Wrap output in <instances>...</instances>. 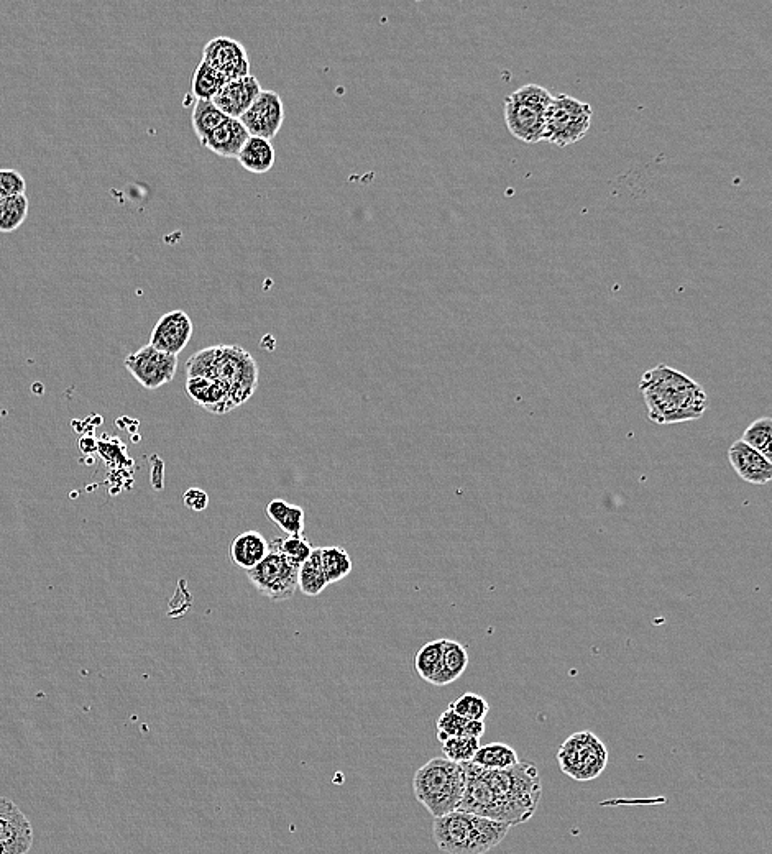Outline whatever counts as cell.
<instances>
[{
  "instance_id": "obj_22",
  "label": "cell",
  "mask_w": 772,
  "mask_h": 854,
  "mask_svg": "<svg viewBox=\"0 0 772 854\" xmlns=\"http://www.w3.org/2000/svg\"><path fill=\"white\" fill-rule=\"evenodd\" d=\"M467 666H469L467 649L462 644L457 643V641L444 639L441 671L437 674L436 679L432 680V685L444 687V685L452 684V682H455V680L460 679L464 675Z\"/></svg>"
},
{
  "instance_id": "obj_25",
  "label": "cell",
  "mask_w": 772,
  "mask_h": 854,
  "mask_svg": "<svg viewBox=\"0 0 772 854\" xmlns=\"http://www.w3.org/2000/svg\"><path fill=\"white\" fill-rule=\"evenodd\" d=\"M520 763V758L516 754L515 749L505 743H490L485 746H480L478 753L475 754L472 764L488 769V771H503L508 767L516 766Z\"/></svg>"
},
{
  "instance_id": "obj_7",
  "label": "cell",
  "mask_w": 772,
  "mask_h": 854,
  "mask_svg": "<svg viewBox=\"0 0 772 854\" xmlns=\"http://www.w3.org/2000/svg\"><path fill=\"white\" fill-rule=\"evenodd\" d=\"M592 106L567 94L552 97L547 109L544 142L566 148L580 142L592 125Z\"/></svg>"
},
{
  "instance_id": "obj_5",
  "label": "cell",
  "mask_w": 772,
  "mask_h": 854,
  "mask_svg": "<svg viewBox=\"0 0 772 854\" xmlns=\"http://www.w3.org/2000/svg\"><path fill=\"white\" fill-rule=\"evenodd\" d=\"M467 789L464 764L447 758H432L419 767L413 777V790L419 804L439 818L459 810Z\"/></svg>"
},
{
  "instance_id": "obj_28",
  "label": "cell",
  "mask_w": 772,
  "mask_h": 854,
  "mask_svg": "<svg viewBox=\"0 0 772 854\" xmlns=\"http://www.w3.org/2000/svg\"><path fill=\"white\" fill-rule=\"evenodd\" d=\"M227 119L229 117L222 114L212 101H196L193 107V114H191V124H193L194 134H196L201 143L206 140L207 135L214 132Z\"/></svg>"
},
{
  "instance_id": "obj_18",
  "label": "cell",
  "mask_w": 772,
  "mask_h": 854,
  "mask_svg": "<svg viewBox=\"0 0 772 854\" xmlns=\"http://www.w3.org/2000/svg\"><path fill=\"white\" fill-rule=\"evenodd\" d=\"M184 388H186L189 398L209 413L226 414L235 409L227 391L224 390V386L221 383L214 382V380L188 378Z\"/></svg>"
},
{
  "instance_id": "obj_30",
  "label": "cell",
  "mask_w": 772,
  "mask_h": 854,
  "mask_svg": "<svg viewBox=\"0 0 772 854\" xmlns=\"http://www.w3.org/2000/svg\"><path fill=\"white\" fill-rule=\"evenodd\" d=\"M442 649H444V639H437V641L424 644L414 657V669L418 672L419 677L429 684H432V680L436 679L437 674L441 671Z\"/></svg>"
},
{
  "instance_id": "obj_4",
  "label": "cell",
  "mask_w": 772,
  "mask_h": 854,
  "mask_svg": "<svg viewBox=\"0 0 772 854\" xmlns=\"http://www.w3.org/2000/svg\"><path fill=\"white\" fill-rule=\"evenodd\" d=\"M510 830L508 823L455 810L434 818L432 838L437 848L447 854H487L505 840Z\"/></svg>"
},
{
  "instance_id": "obj_3",
  "label": "cell",
  "mask_w": 772,
  "mask_h": 854,
  "mask_svg": "<svg viewBox=\"0 0 772 854\" xmlns=\"http://www.w3.org/2000/svg\"><path fill=\"white\" fill-rule=\"evenodd\" d=\"M188 378H206L221 383L234 408L252 398L258 385L257 362L237 345H214L199 350L186 363Z\"/></svg>"
},
{
  "instance_id": "obj_8",
  "label": "cell",
  "mask_w": 772,
  "mask_h": 854,
  "mask_svg": "<svg viewBox=\"0 0 772 854\" xmlns=\"http://www.w3.org/2000/svg\"><path fill=\"white\" fill-rule=\"evenodd\" d=\"M557 763L570 779L593 781L607 767L608 749L592 731H579L562 743L557 751Z\"/></svg>"
},
{
  "instance_id": "obj_36",
  "label": "cell",
  "mask_w": 772,
  "mask_h": 854,
  "mask_svg": "<svg viewBox=\"0 0 772 854\" xmlns=\"http://www.w3.org/2000/svg\"><path fill=\"white\" fill-rule=\"evenodd\" d=\"M184 506L191 511L201 513L209 506V496L201 488H189L183 495Z\"/></svg>"
},
{
  "instance_id": "obj_9",
  "label": "cell",
  "mask_w": 772,
  "mask_h": 854,
  "mask_svg": "<svg viewBox=\"0 0 772 854\" xmlns=\"http://www.w3.org/2000/svg\"><path fill=\"white\" fill-rule=\"evenodd\" d=\"M250 584L273 602H286L298 592L299 569L270 549L265 559L247 572Z\"/></svg>"
},
{
  "instance_id": "obj_23",
  "label": "cell",
  "mask_w": 772,
  "mask_h": 854,
  "mask_svg": "<svg viewBox=\"0 0 772 854\" xmlns=\"http://www.w3.org/2000/svg\"><path fill=\"white\" fill-rule=\"evenodd\" d=\"M436 735L437 741L441 744L457 736H474L480 740L485 735V723L467 720L457 715L451 708H447L446 712H442L437 718Z\"/></svg>"
},
{
  "instance_id": "obj_11",
  "label": "cell",
  "mask_w": 772,
  "mask_h": 854,
  "mask_svg": "<svg viewBox=\"0 0 772 854\" xmlns=\"http://www.w3.org/2000/svg\"><path fill=\"white\" fill-rule=\"evenodd\" d=\"M203 61L219 71L227 81L250 76L249 53L245 46L234 38L217 37L207 42L203 50Z\"/></svg>"
},
{
  "instance_id": "obj_26",
  "label": "cell",
  "mask_w": 772,
  "mask_h": 854,
  "mask_svg": "<svg viewBox=\"0 0 772 854\" xmlns=\"http://www.w3.org/2000/svg\"><path fill=\"white\" fill-rule=\"evenodd\" d=\"M227 83L229 81L219 71L201 61L194 71L191 91L196 101H212Z\"/></svg>"
},
{
  "instance_id": "obj_14",
  "label": "cell",
  "mask_w": 772,
  "mask_h": 854,
  "mask_svg": "<svg viewBox=\"0 0 772 854\" xmlns=\"http://www.w3.org/2000/svg\"><path fill=\"white\" fill-rule=\"evenodd\" d=\"M193 332V321L188 314L184 311H170L163 314L153 327L150 345L160 352L178 357L188 347Z\"/></svg>"
},
{
  "instance_id": "obj_12",
  "label": "cell",
  "mask_w": 772,
  "mask_h": 854,
  "mask_svg": "<svg viewBox=\"0 0 772 854\" xmlns=\"http://www.w3.org/2000/svg\"><path fill=\"white\" fill-rule=\"evenodd\" d=\"M250 137L267 138L272 142L285 122V106L276 91H262L249 111L240 117Z\"/></svg>"
},
{
  "instance_id": "obj_15",
  "label": "cell",
  "mask_w": 772,
  "mask_h": 854,
  "mask_svg": "<svg viewBox=\"0 0 772 854\" xmlns=\"http://www.w3.org/2000/svg\"><path fill=\"white\" fill-rule=\"evenodd\" d=\"M262 91L258 79L250 74L247 78L229 81L212 99V102L229 119H240L245 112L249 111L253 102L257 101Z\"/></svg>"
},
{
  "instance_id": "obj_16",
  "label": "cell",
  "mask_w": 772,
  "mask_h": 854,
  "mask_svg": "<svg viewBox=\"0 0 772 854\" xmlns=\"http://www.w3.org/2000/svg\"><path fill=\"white\" fill-rule=\"evenodd\" d=\"M728 460L743 482L764 487L772 482V464L745 442L736 441L728 449Z\"/></svg>"
},
{
  "instance_id": "obj_2",
  "label": "cell",
  "mask_w": 772,
  "mask_h": 854,
  "mask_svg": "<svg viewBox=\"0 0 772 854\" xmlns=\"http://www.w3.org/2000/svg\"><path fill=\"white\" fill-rule=\"evenodd\" d=\"M639 391L651 423L659 426L687 423L704 416L708 396L700 383L669 365H656L643 373Z\"/></svg>"
},
{
  "instance_id": "obj_32",
  "label": "cell",
  "mask_w": 772,
  "mask_h": 854,
  "mask_svg": "<svg viewBox=\"0 0 772 854\" xmlns=\"http://www.w3.org/2000/svg\"><path fill=\"white\" fill-rule=\"evenodd\" d=\"M28 198L25 194L0 201V234H12L27 221Z\"/></svg>"
},
{
  "instance_id": "obj_13",
  "label": "cell",
  "mask_w": 772,
  "mask_h": 854,
  "mask_svg": "<svg viewBox=\"0 0 772 854\" xmlns=\"http://www.w3.org/2000/svg\"><path fill=\"white\" fill-rule=\"evenodd\" d=\"M0 846L10 854H27L33 846L32 823L7 797H0Z\"/></svg>"
},
{
  "instance_id": "obj_19",
  "label": "cell",
  "mask_w": 772,
  "mask_h": 854,
  "mask_svg": "<svg viewBox=\"0 0 772 854\" xmlns=\"http://www.w3.org/2000/svg\"><path fill=\"white\" fill-rule=\"evenodd\" d=\"M270 554V541L258 531H245L230 544V559L239 569H255Z\"/></svg>"
},
{
  "instance_id": "obj_29",
  "label": "cell",
  "mask_w": 772,
  "mask_h": 854,
  "mask_svg": "<svg viewBox=\"0 0 772 854\" xmlns=\"http://www.w3.org/2000/svg\"><path fill=\"white\" fill-rule=\"evenodd\" d=\"M270 549L285 557L286 561L295 567H301L313 554L314 547L304 536H285V538H273L270 541Z\"/></svg>"
},
{
  "instance_id": "obj_20",
  "label": "cell",
  "mask_w": 772,
  "mask_h": 854,
  "mask_svg": "<svg viewBox=\"0 0 772 854\" xmlns=\"http://www.w3.org/2000/svg\"><path fill=\"white\" fill-rule=\"evenodd\" d=\"M275 160L276 153L272 142L260 137H250L237 157L240 165L253 175L268 173L275 165Z\"/></svg>"
},
{
  "instance_id": "obj_10",
  "label": "cell",
  "mask_w": 772,
  "mask_h": 854,
  "mask_svg": "<svg viewBox=\"0 0 772 854\" xmlns=\"http://www.w3.org/2000/svg\"><path fill=\"white\" fill-rule=\"evenodd\" d=\"M127 372L147 390H158L160 386L173 382L178 370V357L165 354L152 345H143L134 354L127 355L124 362Z\"/></svg>"
},
{
  "instance_id": "obj_33",
  "label": "cell",
  "mask_w": 772,
  "mask_h": 854,
  "mask_svg": "<svg viewBox=\"0 0 772 854\" xmlns=\"http://www.w3.org/2000/svg\"><path fill=\"white\" fill-rule=\"evenodd\" d=\"M478 749H480V740L474 736H457L442 743V751L446 754V758L457 764L472 763Z\"/></svg>"
},
{
  "instance_id": "obj_6",
  "label": "cell",
  "mask_w": 772,
  "mask_h": 854,
  "mask_svg": "<svg viewBox=\"0 0 772 854\" xmlns=\"http://www.w3.org/2000/svg\"><path fill=\"white\" fill-rule=\"evenodd\" d=\"M552 97L551 92L538 84H526L511 92L503 101L506 127L510 134L526 145L544 142L546 114Z\"/></svg>"
},
{
  "instance_id": "obj_37",
  "label": "cell",
  "mask_w": 772,
  "mask_h": 854,
  "mask_svg": "<svg viewBox=\"0 0 772 854\" xmlns=\"http://www.w3.org/2000/svg\"><path fill=\"white\" fill-rule=\"evenodd\" d=\"M0 854H10L9 851L5 850L4 846H0Z\"/></svg>"
},
{
  "instance_id": "obj_31",
  "label": "cell",
  "mask_w": 772,
  "mask_h": 854,
  "mask_svg": "<svg viewBox=\"0 0 772 854\" xmlns=\"http://www.w3.org/2000/svg\"><path fill=\"white\" fill-rule=\"evenodd\" d=\"M741 441L753 447L772 464V418H759L746 427Z\"/></svg>"
},
{
  "instance_id": "obj_35",
  "label": "cell",
  "mask_w": 772,
  "mask_h": 854,
  "mask_svg": "<svg viewBox=\"0 0 772 854\" xmlns=\"http://www.w3.org/2000/svg\"><path fill=\"white\" fill-rule=\"evenodd\" d=\"M27 189V181L17 170H0V201L22 196Z\"/></svg>"
},
{
  "instance_id": "obj_24",
  "label": "cell",
  "mask_w": 772,
  "mask_h": 854,
  "mask_svg": "<svg viewBox=\"0 0 772 854\" xmlns=\"http://www.w3.org/2000/svg\"><path fill=\"white\" fill-rule=\"evenodd\" d=\"M329 587L321 564V547H314L308 561L299 567L298 588L306 597H318Z\"/></svg>"
},
{
  "instance_id": "obj_17",
  "label": "cell",
  "mask_w": 772,
  "mask_h": 854,
  "mask_svg": "<svg viewBox=\"0 0 772 854\" xmlns=\"http://www.w3.org/2000/svg\"><path fill=\"white\" fill-rule=\"evenodd\" d=\"M250 134L239 119H227L201 145L222 158H237Z\"/></svg>"
},
{
  "instance_id": "obj_34",
  "label": "cell",
  "mask_w": 772,
  "mask_h": 854,
  "mask_svg": "<svg viewBox=\"0 0 772 854\" xmlns=\"http://www.w3.org/2000/svg\"><path fill=\"white\" fill-rule=\"evenodd\" d=\"M451 710H454L460 717L467 718L470 721H483L490 713V703L477 694L460 695L455 702L449 705Z\"/></svg>"
},
{
  "instance_id": "obj_1",
  "label": "cell",
  "mask_w": 772,
  "mask_h": 854,
  "mask_svg": "<svg viewBox=\"0 0 772 854\" xmlns=\"http://www.w3.org/2000/svg\"><path fill=\"white\" fill-rule=\"evenodd\" d=\"M467 789L459 810L508 823L511 827L526 823L538 810L543 782L533 763H518L503 771H488L475 764H464Z\"/></svg>"
},
{
  "instance_id": "obj_27",
  "label": "cell",
  "mask_w": 772,
  "mask_h": 854,
  "mask_svg": "<svg viewBox=\"0 0 772 854\" xmlns=\"http://www.w3.org/2000/svg\"><path fill=\"white\" fill-rule=\"evenodd\" d=\"M321 564L329 585L344 580L354 567L349 552L339 546L321 547Z\"/></svg>"
},
{
  "instance_id": "obj_21",
  "label": "cell",
  "mask_w": 772,
  "mask_h": 854,
  "mask_svg": "<svg viewBox=\"0 0 772 854\" xmlns=\"http://www.w3.org/2000/svg\"><path fill=\"white\" fill-rule=\"evenodd\" d=\"M265 515L288 536H303L306 529V513L301 506L291 505L286 500L275 498L265 508Z\"/></svg>"
}]
</instances>
